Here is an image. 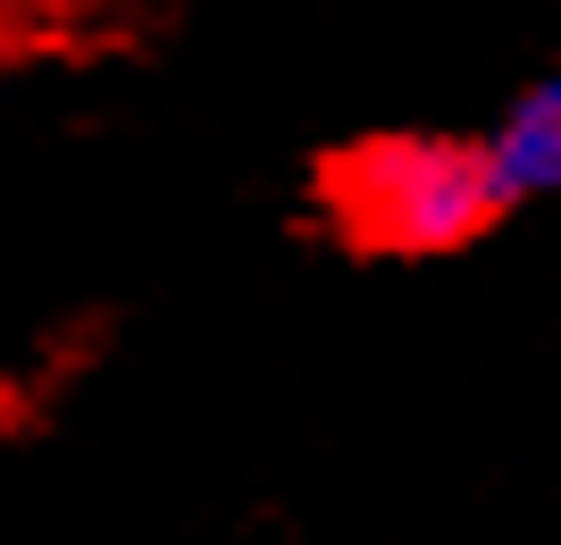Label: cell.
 <instances>
[{
  "label": "cell",
  "instance_id": "cell-1",
  "mask_svg": "<svg viewBox=\"0 0 561 545\" xmlns=\"http://www.w3.org/2000/svg\"><path fill=\"white\" fill-rule=\"evenodd\" d=\"M328 211L369 252H461L512 211L486 168V143L445 135H386L328 160Z\"/></svg>",
  "mask_w": 561,
  "mask_h": 545
},
{
  "label": "cell",
  "instance_id": "cell-2",
  "mask_svg": "<svg viewBox=\"0 0 561 545\" xmlns=\"http://www.w3.org/2000/svg\"><path fill=\"white\" fill-rule=\"evenodd\" d=\"M486 168L503 202H553L561 193V68H545L528 93L486 126Z\"/></svg>",
  "mask_w": 561,
  "mask_h": 545
}]
</instances>
